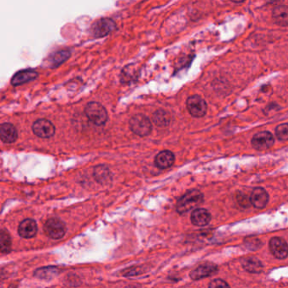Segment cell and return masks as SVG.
<instances>
[{"instance_id": "obj_1", "label": "cell", "mask_w": 288, "mask_h": 288, "mask_svg": "<svg viewBox=\"0 0 288 288\" xmlns=\"http://www.w3.org/2000/svg\"><path fill=\"white\" fill-rule=\"evenodd\" d=\"M204 199L201 192L196 190L188 191L177 203V210L180 214L186 213L200 205Z\"/></svg>"}, {"instance_id": "obj_2", "label": "cell", "mask_w": 288, "mask_h": 288, "mask_svg": "<svg viewBox=\"0 0 288 288\" xmlns=\"http://www.w3.org/2000/svg\"><path fill=\"white\" fill-rule=\"evenodd\" d=\"M85 113L90 121L93 124L101 126L106 124L108 119V115L106 108L101 104L92 101L86 106Z\"/></svg>"}, {"instance_id": "obj_3", "label": "cell", "mask_w": 288, "mask_h": 288, "mask_svg": "<svg viewBox=\"0 0 288 288\" xmlns=\"http://www.w3.org/2000/svg\"><path fill=\"white\" fill-rule=\"evenodd\" d=\"M130 128L134 134L144 137V136H149L151 132L152 124L146 116L143 114H136L130 118Z\"/></svg>"}, {"instance_id": "obj_4", "label": "cell", "mask_w": 288, "mask_h": 288, "mask_svg": "<svg viewBox=\"0 0 288 288\" xmlns=\"http://www.w3.org/2000/svg\"><path fill=\"white\" fill-rule=\"evenodd\" d=\"M66 226L58 218H50L44 225V232L50 239L60 240L66 234Z\"/></svg>"}, {"instance_id": "obj_5", "label": "cell", "mask_w": 288, "mask_h": 288, "mask_svg": "<svg viewBox=\"0 0 288 288\" xmlns=\"http://www.w3.org/2000/svg\"><path fill=\"white\" fill-rule=\"evenodd\" d=\"M116 29V23L108 18L96 20L92 26V34L96 38H103Z\"/></svg>"}, {"instance_id": "obj_6", "label": "cell", "mask_w": 288, "mask_h": 288, "mask_svg": "<svg viewBox=\"0 0 288 288\" xmlns=\"http://www.w3.org/2000/svg\"><path fill=\"white\" fill-rule=\"evenodd\" d=\"M32 131L38 137L43 139L51 138L54 136L55 127L52 122L45 118L38 119L32 124Z\"/></svg>"}, {"instance_id": "obj_7", "label": "cell", "mask_w": 288, "mask_h": 288, "mask_svg": "<svg viewBox=\"0 0 288 288\" xmlns=\"http://www.w3.org/2000/svg\"><path fill=\"white\" fill-rule=\"evenodd\" d=\"M187 108L193 117L201 118L206 113L207 105L203 98L199 96L194 95L188 98Z\"/></svg>"}, {"instance_id": "obj_8", "label": "cell", "mask_w": 288, "mask_h": 288, "mask_svg": "<svg viewBox=\"0 0 288 288\" xmlns=\"http://www.w3.org/2000/svg\"><path fill=\"white\" fill-rule=\"evenodd\" d=\"M275 140L271 133L268 131L257 133L252 139V145L259 150H267L274 144Z\"/></svg>"}, {"instance_id": "obj_9", "label": "cell", "mask_w": 288, "mask_h": 288, "mask_svg": "<svg viewBox=\"0 0 288 288\" xmlns=\"http://www.w3.org/2000/svg\"><path fill=\"white\" fill-rule=\"evenodd\" d=\"M270 250L277 259H285L288 255V244L282 238L276 237L270 241Z\"/></svg>"}, {"instance_id": "obj_10", "label": "cell", "mask_w": 288, "mask_h": 288, "mask_svg": "<svg viewBox=\"0 0 288 288\" xmlns=\"http://www.w3.org/2000/svg\"><path fill=\"white\" fill-rule=\"evenodd\" d=\"M38 77V73L34 69H24L16 73L11 79V85L17 87L20 85L34 81Z\"/></svg>"}, {"instance_id": "obj_11", "label": "cell", "mask_w": 288, "mask_h": 288, "mask_svg": "<svg viewBox=\"0 0 288 288\" xmlns=\"http://www.w3.org/2000/svg\"><path fill=\"white\" fill-rule=\"evenodd\" d=\"M0 138L3 143L11 144L18 139L17 130L13 124L4 123L0 126Z\"/></svg>"}, {"instance_id": "obj_12", "label": "cell", "mask_w": 288, "mask_h": 288, "mask_svg": "<svg viewBox=\"0 0 288 288\" xmlns=\"http://www.w3.org/2000/svg\"><path fill=\"white\" fill-rule=\"evenodd\" d=\"M38 233V225L33 219L24 220L18 228V234L24 239H32Z\"/></svg>"}, {"instance_id": "obj_13", "label": "cell", "mask_w": 288, "mask_h": 288, "mask_svg": "<svg viewBox=\"0 0 288 288\" xmlns=\"http://www.w3.org/2000/svg\"><path fill=\"white\" fill-rule=\"evenodd\" d=\"M269 195L267 192L262 188H255L252 193H251V204L254 207L258 209H262L268 203Z\"/></svg>"}, {"instance_id": "obj_14", "label": "cell", "mask_w": 288, "mask_h": 288, "mask_svg": "<svg viewBox=\"0 0 288 288\" xmlns=\"http://www.w3.org/2000/svg\"><path fill=\"white\" fill-rule=\"evenodd\" d=\"M218 269L216 265L213 264H204L194 269L191 273V277L193 280L203 279L205 277L215 275Z\"/></svg>"}, {"instance_id": "obj_15", "label": "cell", "mask_w": 288, "mask_h": 288, "mask_svg": "<svg viewBox=\"0 0 288 288\" xmlns=\"http://www.w3.org/2000/svg\"><path fill=\"white\" fill-rule=\"evenodd\" d=\"M175 161V156L170 150H162L159 152L155 158V164L160 169H167L173 166Z\"/></svg>"}, {"instance_id": "obj_16", "label": "cell", "mask_w": 288, "mask_h": 288, "mask_svg": "<svg viewBox=\"0 0 288 288\" xmlns=\"http://www.w3.org/2000/svg\"><path fill=\"white\" fill-rule=\"evenodd\" d=\"M211 220L210 212L205 209H196L191 214V222L197 227H204L209 224Z\"/></svg>"}, {"instance_id": "obj_17", "label": "cell", "mask_w": 288, "mask_h": 288, "mask_svg": "<svg viewBox=\"0 0 288 288\" xmlns=\"http://www.w3.org/2000/svg\"><path fill=\"white\" fill-rule=\"evenodd\" d=\"M275 22L282 26H288V8L286 6H277L273 10Z\"/></svg>"}, {"instance_id": "obj_18", "label": "cell", "mask_w": 288, "mask_h": 288, "mask_svg": "<svg viewBox=\"0 0 288 288\" xmlns=\"http://www.w3.org/2000/svg\"><path fill=\"white\" fill-rule=\"evenodd\" d=\"M242 265L246 271L251 273H259L263 270L262 263L253 257L242 259Z\"/></svg>"}, {"instance_id": "obj_19", "label": "cell", "mask_w": 288, "mask_h": 288, "mask_svg": "<svg viewBox=\"0 0 288 288\" xmlns=\"http://www.w3.org/2000/svg\"><path fill=\"white\" fill-rule=\"evenodd\" d=\"M152 120L157 126L165 127L170 124V116L165 110L159 109L154 112Z\"/></svg>"}, {"instance_id": "obj_20", "label": "cell", "mask_w": 288, "mask_h": 288, "mask_svg": "<svg viewBox=\"0 0 288 288\" xmlns=\"http://www.w3.org/2000/svg\"><path fill=\"white\" fill-rule=\"evenodd\" d=\"M94 177L100 184H106L111 179V173L107 167L104 165H99L94 169Z\"/></svg>"}, {"instance_id": "obj_21", "label": "cell", "mask_w": 288, "mask_h": 288, "mask_svg": "<svg viewBox=\"0 0 288 288\" xmlns=\"http://www.w3.org/2000/svg\"><path fill=\"white\" fill-rule=\"evenodd\" d=\"M0 249L2 253H9L11 249V238L5 230L1 231L0 234Z\"/></svg>"}, {"instance_id": "obj_22", "label": "cell", "mask_w": 288, "mask_h": 288, "mask_svg": "<svg viewBox=\"0 0 288 288\" xmlns=\"http://www.w3.org/2000/svg\"><path fill=\"white\" fill-rule=\"evenodd\" d=\"M69 56H70V52L68 50H61V51L55 52L50 60L52 63V66L58 67L62 63H64V61L67 60L69 58Z\"/></svg>"}, {"instance_id": "obj_23", "label": "cell", "mask_w": 288, "mask_h": 288, "mask_svg": "<svg viewBox=\"0 0 288 288\" xmlns=\"http://www.w3.org/2000/svg\"><path fill=\"white\" fill-rule=\"evenodd\" d=\"M276 135L280 141H288V124H282L276 129Z\"/></svg>"}, {"instance_id": "obj_24", "label": "cell", "mask_w": 288, "mask_h": 288, "mask_svg": "<svg viewBox=\"0 0 288 288\" xmlns=\"http://www.w3.org/2000/svg\"><path fill=\"white\" fill-rule=\"evenodd\" d=\"M209 288H230V287L223 280L215 279L210 283Z\"/></svg>"}]
</instances>
